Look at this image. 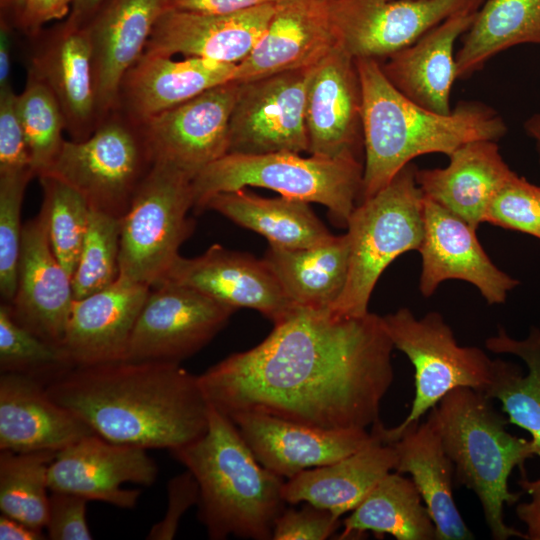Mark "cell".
<instances>
[{"instance_id": "cell-20", "label": "cell", "mask_w": 540, "mask_h": 540, "mask_svg": "<svg viewBox=\"0 0 540 540\" xmlns=\"http://www.w3.org/2000/svg\"><path fill=\"white\" fill-rule=\"evenodd\" d=\"M278 2L229 14L163 9L144 52L238 65L266 30Z\"/></svg>"}, {"instance_id": "cell-27", "label": "cell", "mask_w": 540, "mask_h": 540, "mask_svg": "<svg viewBox=\"0 0 540 540\" xmlns=\"http://www.w3.org/2000/svg\"><path fill=\"white\" fill-rule=\"evenodd\" d=\"M476 5L452 14L380 64L386 78L405 97L433 112L451 113L450 93L457 79L454 44L471 26Z\"/></svg>"}, {"instance_id": "cell-32", "label": "cell", "mask_w": 540, "mask_h": 540, "mask_svg": "<svg viewBox=\"0 0 540 540\" xmlns=\"http://www.w3.org/2000/svg\"><path fill=\"white\" fill-rule=\"evenodd\" d=\"M349 257L345 233L309 248L269 245L262 259L296 307L331 311L346 285Z\"/></svg>"}, {"instance_id": "cell-37", "label": "cell", "mask_w": 540, "mask_h": 540, "mask_svg": "<svg viewBox=\"0 0 540 540\" xmlns=\"http://www.w3.org/2000/svg\"><path fill=\"white\" fill-rule=\"evenodd\" d=\"M57 452L0 453V510L36 529L45 528L48 517V470Z\"/></svg>"}, {"instance_id": "cell-18", "label": "cell", "mask_w": 540, "mask_h": 540, "mask_svg": "<svg viewBox=\"0 0 540 540\" xmlns=\"http://www.w3.org/2000/svg\"><path fill=\"white\" fill-rule=\"evenodd\" d=\"M361 109L355 59L336 45L314 66L310 78L305 109L308 154L359 159Z\"/></svg>"}, {"instance_id": "cell-23", "label": "cell", "mask_w": 540, "mask_h": 540, "mask_svg": "<svg viewBox=\"0 0 540 540\" xmlns=\"http://www.w3.org/2000/svg\"><path fill=\"white\" fill-rule=\"evenodd\" d=\"M337 45L330 0H283L256 46L237 65L241 83L315 66Z\"/></svg>"}, {"instance_id": "cell-42", "label": "cell", "mask_w": 540, "mask_h": 540, "mask_svg": "<svg viewBox=\"0 0 540 540\" xmlns=\"http://www.w3.org/2000/svg\"><path fill=\"white\" fill-rule=\"evenodd\" d=\"M35 176L29 169L0 174V293L9 304L17 289V271L22 243L21 208L29 181Z\"/></svg>"}, {"instance_id": "cell-6", "label": "cell", "mask_w": 540, "mask_h": 540, "mask_svg": "<svg viewBox=\"0 0 540 540\" xmlns=\"http://www.w3.org/2000/svg\"><path fill=\"white\" fill-rule=\"evenodd\" d=\"M362 178L363 164L358 158L304 157L294 152L228 153L193 178V209L204 211L209 199L219 193L261 187L280 196L321 204L337 225L346 227L360 199Z\"/></svg>"}, {"instance_id": "cell-31", "label": "cell", "mask_w": 540, "mask_h": 540, "mask_svg": "<svg viewBox=\"0 0 540 540\" xmlns=\"http://www.w3.org/2000/svg\"><path fill=\"white\" fill-rule=\"evenodd\" d=\"M396 454L390 444L376 441L333 463L307 469L284 482L286 504L310 503L340 518L352 512L388 473Z\"/></svg>"}, {"instance_id": "cell-53", "label": "cell", "mask_w": 540, "mask_h": 540, "mask_svg": "<svg viewBox=\"0 0 540 540\" xmlns=\"http://www.w3.org/2000/svg\"><path fill=\"white\" fill-rule=\"evenodd\" d=\"M105 0H74L65 24L72 28L83 27Z\"/></svg>"}, {"instance_id": "cell-2", "label": "cell", "mask_w": 540, "mask_h": 540, "mask_svg": "<svg viewBox=\"0 0 540 540\" xmlns=\"http://www.w3.org/2000/svg\"><path fill=\"white\" fill-rule=\"evenodd\" d=\"M49 396L97 435L143 449H175L207 430L209 403L180 363L115 361L74 366L46 385Z\"/></svg>"}, {"instance_id": "cell-3", "label": "cell", "mask_w": 540, "mask_h": 540, "mask_svg": "<svg viewBox=\"0 0 540 540\" xmlns=\"http://www.w3.org/2000/svg\"><path fill=\"white\" fill-rule=\"evenodd\" d=\"M355 62L362 92L365 152L359 202L384 188L418 156H449L468 142L497 141L507 131L502 117L485 104L460 102L450 114H439L399 92L377 60Z\"/></svg>"}, {"instance_id": "cell-30", "label": "cell", "mask_w": 540, "mask_h": 540, "mask_svg": "<svg viewBox=\"0 0 540 540\" xmlns=\"http://www.w3.org/2000/svg\"><path fill=\"white\" fill-rule=\"evenodd\" d=\"M390 445L396 454L394 471L411 475L434 522L436 539H474L453 497V463L432 423L427 419L408 425Z\"/></svg>"}, {"instance_id": "cell-1", "label": "cell", "mask_w": 540, "mask_h": 540, "mask_svg": "<svg viewBox=\"0 0 540 540\" xmlns=\"http://www.w3.org/2000/svg\"><path fill=\"white\" fill-rule=\"evenodd\" d=\"M383 318L297 308L257 346L198 375L208 403L230 417L257 412L327 430L367 429L394 371Z\"/></svg>"}, {"instance_id": "cell-19", "label": "cell", "mask_w": 540, "mask_h": 540, "mask_svg": "<svg viewBox=\"0 0 540 540\" xmlns=\"http://www.w3.org/2000/svg\"><path fill=\"white\" fill-rule=\"evenodd\" d=\"M229 418L258 462L287 479L380 441L366 429L327 430L257 412Z\"/></svg>"}, {"instance_id": "cell-26", "label": "cell", "mask_w": 540, "mask_h": 540, "mask_svg": "<svg viewBox=\"0 0 540 540\" xmlns=\"http://www.w3.org/2000/svg\"><path fill=\"white\" fill-rule=\"evenodd\" d=\"M93 430L53 400L45 384L18 373L0 376V450L58 452Z\"/></svg>"}, {"instance_id": "cell-45", "label": "cell", "mask_w": 540, "mask_h": 540, "mask_svg": "<svg viewBox=\"0 0 540 540\" xmlns=\"http://www.w3.org/2000/svg\"><path fill=\"white\" fill-rule=\"evenodd\" d=\"M300 509H284L276 518L272 540H325L341 525L331 511L302 503Z\"/></svg>"}, {"instance_id": "cell-39", "label": "cell", "mask_w": 540, "mask_h": 540, "mask_svg": "<svg viewBox=\"0 0 540 540\" xmlns=\"http://www.w3.org/2000/svg\"><path fill=\"white\" fill-rule=\"evenodd\" d=\"M18 113L35 176L52 165L65 141V120L46 84L28 71L24 90L18 94Z\"/></svg>"}, {"instance_id": "cell-50", "label": "cell", "mask_w": 540, "mask_h": 540, "mask_svg": "<svg viewBox=\"0 0 540 540\" xmlns=\"http://www.w3.org/2000/svg\"><path fill=\"white\" fill-rule=\"evenodd\" d=\"M518 484L529 496L527 502L518 503L516 515L526 526V540H540V479L521 477Z\"/></svg>"}, {"instance_id": "cell-10", "label": "cell", "mask_w": 540, "mask_h": 540, "mask_svg": "<svg viewBox=\"0 0 540 540\" xmlns=\"http://www.w3.org/2000/svg\"><path fill=\"white\" fill-rule=\"evenodd\" d=\"M154 162L140 124L116 109L88 138L65 140L43 175L73 187L92 210L122 218Z\"/></svg>"}, {"instance_id": "cell-11", "label": "cell", "mask_w": 540, "mask_h": 540, "mask_svg": "<svg viewBox=\"0 0 540 540\" xmlns=\"http://www.w3.org/2000/svg\"><path fill=\"white\" fill-rule=\"evenodd\" d=\"M314 66L238 83L229 152L308 153L305 109Z\"/></svg>"}, {"instance_id": "cell-38", "label": "cell", "mask_w": 540, "mask_h": 540, "mask_svg": "<svg viewBox=\"0 0 540 540\" xmlns=\"http://www.w3.org/2000/svg\"><path fill=\"white\" fill-rule=\"evenodd\" d=\"M41 209L45 213L52 250L71 276L76 268L87 233L91 208L86 199L62 180L43 175Z\"/></svg>"}, {"instance_id": "cell-28", "label": "cell", "mask_w": 540, "mask_h": 540, "mask_svg": "<svg viewBox=\"0 0 540 540\" xmlns=\"http://www.w3.org/2000/svg\"><path fill=\"white\" fill-rule=\"evenodd\" d=\"M50 89L71 140L88 138L98 126L91 51L84 27L65 23L36 46L28 66Z\"/></svg>"}, {"instance_id": "cell-40", "label": "cell", "mask_w": 540, "mask_h": 540, "mask_svg": "<svg viewBox=\"0 0 540 540\" xmlns=\"http://www.w3.org/2000/svg\"><path fill=\"white\" fill-rule=\"evenodd\" d=\"M74 365L60 345L50 343L20 325L9 308L0 306V370L36 378L45 386Z\"/></svg>"}, {"instance_id": "cell-7", "label": "cell", "mask_w": 540, "mask_h": 540, "mask_svg": "<svg viewBox=\"0 0 540 540\" xmlns=\"http://www.w3.org/2000/svg\"><path fill=\"white\" fill-rule=\"evenodd\" d=\"M414 165L405 166L384 188L360 201L347 222L350 247L346 285L330 312L366 315L381 274L398 256L418 250L424 234V196Z\"/></svg>"}, {"instance_id": "cell-24", "label": "cell", "mask_w": 540, "mask_h": 540, "mask_svg": "<svg viewBox=\"0 0 540 540\" xmlns=\"http://www.w3.org/2000/svg\"><path fill=\"white\" fill-rule=\"evenodd\" d=\"M151 287L119 278L109 287L74 299L61 343L74 366L124 360Z\"/></svg>"}, {"instance_id": "cell-14", "label": "cell", "mask_w": 540, "mask_h": 540, "mask_svg": "<svg viewBox=\"0 0 540 540\" xmlns=\"http://www.w3.org/2000/svg\"><path fill=\"white\" fill-rule=\"evenodd\" d=\"M238 90L228 82L139 123L154 160L193 178L229 152V121Z\"/></svg>"}, {"instance_id": "cell-34", "label": "cell", "mask_w": 540, "mask_h": 540, "mask_svg": "<svg viewBox=\"0 0 540 540\" xmlns=\"http://www.w3.org/2000/svg\"><path fill=\"white\" fill-rule=\"evenodd\" d=\"M338 539L371 531L397 540H434L436 528L422 497L410 478L390 472L370 491L343 522Z\"/></svg>"}, {"instance_id": "cell-12", "label": "cell", "mask_w": 540, "mask_h": 540, "mask_svg": "<svg viewBox=\"0 0 540 540\" xmlns=\"http://www.w3.org/2000/svg\"><path fill=\"white\" fill-rule=\"evenodd\" d=\"M235 311L193 288L164 281L151 287L124 360L181 363L207 345Z\"/></svg>"}, {"instance_id": "cell-36", "label": "cell", "mask_w": 540, "mask_h": 540, "mask_svg": "<svg viewBox=\"0 0 540 540\" xmlns=\"http://www.w3.org/2000/svg\"><path fill=\"white\" fill-rule=\"evenodd\" d=\"M524 43L540 44V0H487L455 55L457 78L471 75L494 55Z\"/></svg>"}, {"instance_id": "cell-52", "label": "cell", "mask_w": 540, "mask_h": 540, "mask_svg": "<svg viewBox=\"0 0 540 540\" xmlns=\"http://www.w3.org/2000/svg\"><path fill=\"white\" fill-rule=\"evenodd\" d=\"M12 37L8 21L1 19L0 23V90L9 88L12 71Z\"/></svg>"}, {"instance_id": "cell-55", "label": "cell", "mask_w": 540, "mask_h": 540, "mask_svg": "<svg viewBox=\"0 0 540 540\" xmlns=\"http://www.w3.org/2000/svg\"><path fill=\"white\" fill-rule=\"evenodd\" d=\"M527 133L536 141L537 150L540 156V115L533 116L525 125Z\"/></svg>"}, {"instance_id": "cell-13", "label": "cell", "mask_w": 540, "mask_h": 540, "mask_svg": "<svg viewBox=\"0 0 540 540\" xmlns=\"http://www.w3.org/2000/svg\"><path fill=\"white\" fill-rule=\"evenodd\" d=\"M479 0H330L337 45L352 58L389 57Z\"/></svg>"}, {"instance_id": "cell-22", "label": "cell", "mask_w": 540, "mask_h": 540, "mask_svg": "<svg viewBox=\"0 0 540 540\" xmlns=\"http://www.w3.org/2000/svg\"><path fill=\"white\" fill-rule=\"evenodd\" d=\"M162 0H105L83 26L90 45L98 125L118 107L122 80L145 51Z\"/></svg>"}, {"instance_id": "cell-9", "label": "cell", "mask_w": 540, "mask_h": 540, "mask_svg": "<svg viewBox=\"0 0 540 540\" xmlns=\"http://www.w3.org/2000/svg\"><path fill=\"white\" fill-rule=\"evenodd\" d=\"M193 177L156 160L121 218L119 278L154 287L180 256L195 226Z\"/></svg>"}, {"instance_id": "cell-47", "label": "cell", "mask_w": 540, "mask_h": 540, "mask_svg": "<svg viewBox=\"0 0 540 540\" xmlns=\"http://www.w3.org/2000/svg\"><path fill=\"white\" fill-rule=\"evenodd\" d=\"M168 506L164 517L154 524L147 534L149 540H171L186 511L199 502V485L194 475L185 472L173 477L168 483Z\"/></svg>"}, {"instance_id": "cell-5", "label": "cell", "mask_w": 540, "mask_h": 540, "mask_svg": "<svg viewBox=\"0 0 540 540\" xmlns=\"http://www.w3.org/2000/svg\"><path fill=\"white\" fill-rule=\"evenodd\" d=\"M427 419L453 463L457 482L480 501L492 538L525 539V533L505 523L504 506L517 504L522 495L510 491L508 480L515 468L526 477V461L538 456L533 441L509 433L508 419L493 408L491 399L468 387L446 394Z\"/></svg>"}, {"instance_id": "cell-41", "label": "cell", "mask_w": 540, "mask_h": 540, "mask_svg": "<svg viewBox=\"0 0 540 540\" xmlns=\"http://www.w3.org/2000/svg\"><path fill=\"white\" fill-rule=\"evenodd\" d=\"M121 218L91 209L87 233L72 275L74 299L96 293L119 277Z\"/></svg>"}, {"instance_id": "cell-51", "label": "cell", "mask_w": 540, "mask_h": 540, "mask_svg": "<svg viewBox=\"0 0 540 540\" xmlns=\"http://www.w3.org/2000/svg\"><path fill=\"white\" fill-rule=\"evenodd\" d=\"M44 538L45 535L42 530L36 529L3 513L0 516L1 540H42Z\"/></svg>"}, {"instance_id": "cell-21", "label": "cell", "mask_w": 540, "mask_h": 540, "mask_svg": "<svg viewBox=\"0 0 540 540\" xmlns=\"http://www.w3.org/2000/svg\"><path fill=\"white\" fill-rule=\"evenodd\" d=\"M73 301L72 278L52 250L41 209L23 225L17 289L6 305L20 325L61 346Z\"/></svg>"}, {"instance_id": "cell-17", "label": "cell", "mask_w": 540, "mask_h": 540, "mask_svg": "<svg viewBox=\"0 0 540 540\" xmlns=\"http://www.w3.org/2000/svg\"><path fill=\"white\" fill-rule=\"evenodd\" d=\"M164 281L193 288L236 310H256L273 324L298 308L263 259L220 244L211 245L194 258L179 256Z\"/></svg>"}, {"instance_id": "cell-4", "label": "cell", "mask_w": 540, "mask_h": 540, "mask_svg": "<svg viewBox=\"0 0 540 540\" xmlns=\"http://www.w3.org/2000/svg\"><path fill=\"white\" fill-rule=\"evenodd\" d=\"M199 485V517L213 540H271L285 509L284 478L262 466L233 421L209 404L206 432L170 450Z\"/></svg>"}, {"instance_id": "cell-46", "label": "cell", "mask_w": 540, "mask_h": 540, "mask_svg": "<svg viewBox=\"0 0 540 540\" xmlns=\"http://www.w3.org/2000/svg\"><path fill=\"white\" fill-rule=\"evenodd\" d=\"M45 528L52 540H90L86 521L87 499L74 493L51 491Z\"/></svg>"}, {"instance_id": "cell-16", "label": "cell", "mask_w": 540, "mask_h": 540, "mask_svg": "<svg viewBox=\"0 0 540 540\" xmlns=\"http://www.w3.org/2000/svg\"><path fill=\"white\" fill-rule=\"evenodd\" d=\"M424 234L419 288L431 296L440 283L458 279L474 285L489 304H502L519 281L500 270L476 236V229L440 204L424 197Z\"/></svg>"}, {"instance_id": "cell-25", "label": "cell", "mask_w": 540, "mask_h": 540, "mask_svg": "<svg viewBox=\"0 0 540 540\" xmlns=\"http://www.w3.org/2000/svg\"><path fill=\"white\" fill-rule=\"evenodd\" d=\"M144 52L124 76L117 109L136 123L219 85L234 82L237 65Z\"/></svg>"}, {"instance_id": "cell-15", "label": "cell", "mask_w": 540, "mask_h": 540, "mask_svg": "<svg viewBox=\"0 0 540 540\" xmlns=\"http://www.w3.org/2000/svg\"><path fill=\"white\" fill-rule=\"evenodd\" d=\"M157 474V464L146 449L114 443L93 433L56 453L49 466L48 485L51 491L131 509L140 491L123 489L122 485L149 486Z\"/></svg>"}, {"instance_id": "cell-35", "label": "cell", "mask_w": 540, "mask_h": 540, "mask_svg": "<svg viewBox=\"0 0 540 540\" xmlns=\"http://www.w3.org/2000/svg\"><path fill=\"white\" fill-rule=\"evenodd\" d=\"M486 347L494 353L518 356L528 368L524 375L516 364L494 359L492 378L483 393L501 402L509 423L530 433L540 457V328L533 327L524 340L509 337L500 328L486 340Z\"/></svg>"}, {"instance_id": "cell-43", "label": "cell", "mask_w": 540, "mask_h": 540, "mask_svg": "<svg viewBox=\"0 0 540 540\" xmlns=\"http://www.w3.org/2000/svg\"><path fill=\"white\" fill-rule=\"evenodd\" d=\"M485 222L540 239V186L513 172L491 200Z\"/></svg>"}, {"instance_id": "cell-54", "label": "cell", "mask_w": 540, "mask_h": 540, "mask_svg": "<svg viewBox=\"0 0 540 540\" xmlns=\"http://www.w3.org/2000/svg\"><path fill=\"white\" fill-rule=\"evenodd\" d=\"M25 0H0L1 9L6 14L12 17V20L17 24L24 6Z\"/></svg>"}, {"instance_id": "cell-33", "label": "cell", "mask_w": 540, "mask_h": 540, "mask_svg": "<svg viewBox=\"0 0 540 540\" xmlns=\"http://www.w3.org/2000/svg\"><path fill=\"white\" fill-rule=\"evenodd\" d=\"M237 225L283 248H309L330 242L333 235L308 202L284 196L265 198L246 188L219 193L205 205Z\"/></svg>"}, {"instance_id": "cell-48", "label": "cell", "mask_w": 540, "mask_h": 540, "mask_svg": "<svg viewBox=\"0 0 540 540\" xmlns=\"http://www.w3.org/2000/svg\"><path fill=\"white\" fill-rule=\"evenodd\" d=\"M74 0H25L17 26L27 35L36 37L42 26L70 14Z\"/></svg>"}, {"instance_id": "cell-44", "label": "cell", "mask_w": 540, "mask_h": 540, "mask_svg": "<svg viewBox=\"0 0 540 540\" xmlns=\"http://www.w3.org/2000/svg\"><path fill=\"white\" fill-rule=\"evenodd\" d=\"M32 170L13 87L0 90V174ZM33 171V170H32Z\"/></svg>"}, {"instance_id": "cell-49", "label": "cell", "mask_w": 540, "mask_h": 540, "mask_svg": "<svg viewBox=\"0 0 540 540\" xmlns=\"http://www.w3.org/2000/svg\"><path fill=\"white\" fill-rule=\"evenodd\" d=\"M283 0H162L163 9L229 14Z\"/></svg>"}, {"instance_id": "cell-29", "label": "cell", "mask_w": 540, "mask_h": 540, "mask_svg": "<svg viewBox=\"0 0 540 540\" xmlns=\"http://www.w3.org/2000/svg\"><path fill=\"white\" fill-rule=\"evenodd\" d=\"M513 171L496 141L468 142L449 155L444 168L417 170L424 197L440 204L477 230L489 204Z\"/></svg>"}, {"instance_id": "cell-8", "label": "cell", "mask_w": 540, "mask_h": 540, "mask_svg": "<svg viewBox=\"0 0 540 540\" xmlns=\"http://www.w3.org/2000/svg\"><path fill=\"white\" fill-rule=\"evenodd\" d=\"M382 318L394 348L407 356L415 370V396L406 418L392 428L380 421L372 426V434L383 444H391L453 389L484 392L492 378L494 359L478 347L460 346L438 312L418 318L410 309L400 308Z\"/></svg>"}]
</instances>
